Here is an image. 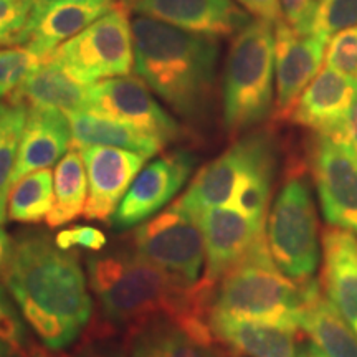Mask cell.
<instances>
[{
    "mask_svg": "<svg viewBox=\"0 0 357 357\" xmlns=\"http://www.w3.org/2000/svg\"><path fill=\"white\" fill-rule=\"evenodd\" d=\"M2 281L48 351L73 344L91 319L88 275L78 253L58 247L48 231L24 230L13 238Z\"/></svg>",
    "mask_w": 357,
    "mask_h": 357,
    "instance_id": "1",
    "label": "cell"
},
{
    "mask_svg": "<svg viewBox=\"0 0 357 357\" xmlns=\"http://www.w3.org/2000/svg\"><path fill=\"white\" fill-rule=\"evenodd\" d=\"M89 289L105 318L137 326L155 318H207L213 288L202 280L187 287L142 258L131 243L93 252L86 258Z\"/></svg>",
    "mask_w": 357,
    "mask_h": 357,
    "instance_id": "2",
    "label": "cell"
},
{
    "mask_svg": "<svg viewBox=\"0 0 357 357\" xmlns=\"http://www.w3.org/2000/svg\"><path fill=\"white\" fill-rule=\"evenodd\" d=\"M131 26L137 77L177 116L187 121L204 118L215 88L218 40L144 15Z\"/></svg>",
    "mask_w": 357,
    "mask_h": 357,
    "instance_id": "3",
    "label": "cell"
},
{
    "mask_svg": "<svg viewBox=\"0 0 357 357\" xmlns=\"http://www.w3.org/2000/svg\"><path fill=\"white\" fill-rule=\"evenodd\" d=\"M311 283L298 284L281 273L265 240L218 281L208 318L248 321L296 331Z\"/></svg>",
    "mask_w": 357,
    "mask_h": 357,
    "instance_id": "4",
    "label": "cell"
},
{
    "mask_svg": "<svg viewBox=\"0 0 357 357\" xmlns=\"http://www.w3.org/2000/svg\"><path fill=\"white\" fill-rule=\"evenodd\" d=\"M273 83L275 24L253 17L234 37L223 68V126L230 136H238L273 114Z\"/></svg>",
    "mask_w": 357,
    "mask_h": 357,
    "instance_id": "5",
    "label": "cell"
},
{
    "mask_svg": "<svg viewBox=\"0 0 357 357\" xmlns=\"http://www.w3.org/2000/svg\"><path fill=\"white\" fill-rule=\"evenodd\" d=\"M318 215L310 184L291 176L276 195L266 217V245L276 268L298 284L314 281L321 248Z\"/></svg>",
    "mask_w": 357,
    "mask_h": 357,
    "instance_id": "6",
    "label": "cell"
},
{
    "mask_svg": "<svg viewBox=\"0 0 357 357\" xmlns=\"http://www.w3.org/2000/svg\"><path fill=\"white\" fill-rule=\"evenodd\" d=\"M128 8V3L121 2L47 58L84 86L129 77L134 68V45Z\"/></svg>",
    "mask_w": 357,
    "mask_h": 357,
    "instance_id": "7",
    "label": "cell"
},
{
    "mask_svg": "<svg viewBox=\"0 0 357 357\" xmlns=\"http://www.w3.org/2000/svg\"><path fill=\"white\" fill-rule=\"evenodd\" d=\"M129 243L142 258L187 287H195L202 280L204 234L197 218L178 200L137 225Z\"/></svg>",
    "mask_w": 357,
    "mask_h": 357,
    "instance_id": "8",
    "label": "cell"
},
{
    "mask_svg": "<svg viewBox=\"0 0 357 357\" xmlns=\"http://www.w3.org/2000/svg\"><path fill=\"white\" fill-rule=\"evenodd\" d=\"M273 155V141L266 134L245 136L195 174L178 204L190 215L208 208L230 207L243 178Z\"/></svg>",
    "mask_w": 357,
    "mask_h": 357,
    "instance_id": "9",
    "label": "cell"
},
{
    "mask_svg": "<svg viewBox=\"0 0 357 357\" xmlns=\"http://www.w3.org/2000/svg\"><path fill=\"white\" fill-rule=\"evenodd\" d=\"M310 166L321 212L329 227L357 235V155L344 142L319 136L311 142Z\"/></svg>",
    "mask_w": 357,
    "mask_h": 357,
    "instance_id": "10",
    "label": "cell"
},
{
    "mask_svg": "<svg viewBox=\"0 0 357 357\" xmlns=\"http://www.w3.org/2000/svg\"><path fill=\"white\" fill-rule=\"evenodd\" d=\"M86 111L131 124L158 137L164 144L184 136L181 124L155 101L141 78L121 77L91 84Z\"/></svg>",
    "mask_w": 357,
    "mask_h": 357,
    "instance_id": "11",
    "label": "cell"
},
{
    "mask_svg": "<svg viewBox=\"0 0 357 357\" xmlns=\"http://www.w3.org/2000/svg\"><path fill=\"white\" fill-rule=\"evenodd\" d=\"M197 166L190 151L178 149L153 160L134 178L109 225L123 231L159 213L181 192Z\"/></svg>",
    "mask_w": 357,
    "mask_h": 357,
    "instance_id": "12",
    "label": "cell"
},
{
    "mask_svg": "<svg viewBox=\"0 0 357 357\" xmlns=\"http://www.w3.org/2000/svg\"><path fill=\"white\" fill-rule=\"evenodd\" d=\"M205 242L202 281L215 289L223 275L266 240V223L257 222L231 207L208 208L194 215Z\"/></svg>",
    "mask_w": 357,
    "mask_h": 357,
    "instance_id": "13",
    "label": "cell"
},
{
    "mask_svg": "<svg viewBox=\"0 0 357 357\" xmlns=\"http://www.w3.org/2000/svg\"><path fill=\"white\" fill-rule=\"evenodd\" d=\"M318 35H301L284 20L275 24V119H288L303 91L318 77L326 56Z\"/></svg>",
    "mask_w": 357,
    "mask_h": 357,
    "instance_id": "14",
    "label": "cell"
},
{
    "mask_svg": "<svg viewBox=\"0 0 357 357\" xmlns=\"http://www.w3.org/2000/svg\"><path fill=\"white\" fill-rule=\"evenodd\" d=\"M78 149L88 177V199L83 215L88 220L111 223L147 158L109 146H82Z\"/></svg>",
    "mask_w": 357,
    "mask_h": 357,
    "instance_id": "15",
    "label": "cell"
},
{
    "mask_svg": "<svg viewBox=\"0 0 357 357\" xmlns=\"http://www.w3.org/2000/svg\"><path fill=\"white\" fill-rule=\"evenodd\" d=\"M356 98L357 84L336 70L324 66L303 91L288 121L347 144L349 114Z\"/></svg>",
    "mask_w": 357,
    "mask_h": 357,
    "instance_id": "16",
    "label": "cell"
},
{
    "mask_svg": "<svg viewBox=\"0 0 357 357\" xmlns=\"http://www.w3.org/2000/svg\"><path fill=\"white\" fill-rule=\"evenodd\" d=\"M131 8L139 15L211 38L235 37L253 20L234 0H137Z\"/></svg>",
    "mask_w": 357,
    "mask_h": 357,
    "instance_id": "17",
    "label": "cell"
},
{
    "mask_svg": "<svg viewBox=\"0 0 357 357\" xmlns=\"http://www.w3.org/2000/svg\"><path fill=\"white\" fill-rule=\"evenodd\" d=\"M207 318H155L129 337V357H225Z\"/></svg>",
    "mask_w": 357,
    "mask_h": 357,
    "instance_id": "18",
    "label": "cell"
},
{
    "mask_svg": "<svg viewBox=\"0 0 357 357\" xmlns=\"http://www.w3.org/2000/svg\"><path fill=\"white\" fill-rule=\"evenodd\" d=\"M121 0H88V2H53L38 0L29 24L22 30V45L47 58L93 22L113 10Z\"/></svg>",
    "mask_w": 357,
    "mask_h": 357,
    "instance_id": "19",
    "label": "cell"
},
{
    "mask_svg": "<svg viewBox=\"0 0 357 357\" xmlns=\"http://www.w3.org/2000/svg\"><path fill=\"white\" fill-rule=\"evenodd\" d=\"M73 146L66 114L58 109H29L22 132L12 185L29 174L50 169Z\"/></svg>",
    "mask_w": 357,
    "mask_h": 357,
    "instance_id": "20",
    "label": "cell"
},
{
    "mask_svg": "<svg viewBox=\"0 0 357 357\" xmlns=\"http://www.w3.org/2000/svg\"><path fill=\"white\" fill-rule=\"evenodd\" d=\"M321 242V288L357 334V235L337 227H328Z\"/></svg>",
    "mask_w": 357,
    "mask_h": 357,
    "instance_id": "21",
    "label": "cell"
},
{
    "mask_svg": "<svg viewBox=\"0 0 357 357\" xmlns=\"http://www.w3.org/2000/svg\"><path fill=\"white\" fill-rule=\"evenodd\" d=\"M89 86L78 83L60 65L45 58L19 91L8 100V106L26 109H58L63 114L86 111Z\"/></svg>",
    "mask_w": 357,
    "mask_h": 357,
    "instance_id": "22",
    "label": "cell"
},
{
    "mask_svg": "<svg viewBox=\"0 0 357 357\" xmlns=\"http://www.w3.org/2000/svg\"><path fill=\"white\" fill-rule=\"evenodd\" d=\"M300 328L326 357H357V334L328 300L318 280L307 289Z\"/></svg>",
    "mask_w": 357,
    "mask_h": 357,
    "instance_id": "23",
    "label": "cell"
},
{
    "mask_svg": "<svg viewBox=\"0 0 357 357\" xmlns=\"http://www.w3.org/2000/svg\"><path fill=\"white\" fill-rule=\"evenodd\" d=\"M212 333L238 354L247 357H300V342L291 329L276 326L208 318Z\"/></svg>",
    "mask_w": 357,
    "mask_h": 357,
    "instance_id": "24",
    "label": "cell"
},
{
    "mask_svg": "<svg viewBox=\"0 0 357 357\" xmlns=\"http://www.w3.org/2000/svg\"><path fill=\"white\" fill-rule=\"evenodd\" d=\"M71 126L73 146H109L119 149L132 151L144 158H153L166 146L158 137L151 136L131 124L116 121L106 116L78 111L66 114Z\"/></svg>",
    "mask_w": 357,
    "mask_h": 357,
    "instance_id": "25",
    "label": "cell"
},
{
    "mask_svg": "<svg viewBox=\"0 0 357 357\" xmlns=\"http://www.w3.org/2000/svg\"><path fill=\"white\" fill-rule=\"evenodd\" d=\"M88 199V177L82 153L71 146L58 160L53 171V207L48 213V227H65L83 215Z\"/></svg>",
    "mask_w": 357,
    "mask_h": 357,
    "instance_id": "26",
    "label": "cell"
},
{
    "mask_svg": "<svg viewBox=\"0 0 357 357\" xmlns=\"http://www.w3.org/2000/svg\"><path fill=\"white\" fill-rule=\"evenodd\" d=\"M53 207V172L43 169L22 177L8 194L7 215L19 223L47 220Z\"/></svg>",
    "mask_w": 357,
    "mask_h": 357,
    "instance_id": "27",
    "label": "cell"
},
{
    "mask_svg": "<svg viewBox=\"0 0 357 357\" xmlns=\"http://www.w3.org/2000/svg\"><path fill=\"white\" fill-rule=\"evenodd\" d=\"M25 106H8L0 118V225L7 220L8 194L19 155L22 132L26 121Z\"/></svg>",
    "mask_w": 357,
    "mask_h": 357,
    "instance_id": "28",
    "label": "cell"
},
{
    "mask_svg": "<svg viewBox=\"0 0 357 357\" xmlns=\"http://www.w3.org/2000/svg\"><path fill=\"white\" fill-rule=\"evenodd\" d=\"M43 60L26 45L0 48V101L8 102Z\"/></svg>",
    "mask_w": 357,
    "mask_h": 357,
    "instance_id": "29",
    "label": "cell"
},
{
    "mask_svg": "<svg viewBox=\"0 0 357 357\" xmlns=\"http://www.w3.org/2000/svg\"><path fill=\"white\" fill-rule=\"evenodd\" d=\"M357 26V0H318L311 35L329 43L334 35Z\"/></svg>",
    "mask_w": 357,
    "mask_h": 357,
    "instance_id": "30",
    "label": "cell"
},
{
    "mask_svg": "<svg viewBox=\"0 0 357 357\" xmlns=\"http://www.w3.org/2000/svg\"><path fill=\"white\" fill-rule=\"evenodd\" d=\"M0 339L19 351L24 357L33 349V346L30 344L29 324L25 323L19 306L3 284H0Z\"/></svg>",
    "mask_w": 357,
    "mask_h": 357,
    "instance_id": "31",
    "label": "cell"
},
{
    "mask_svg": "<svg viewBox=\"0 0 357 357\" xmlns=\"http://www.w3.org/2000/svg\"><path fill=\"white\" fill-rule=\"evenodd\" d=\"M324 60L326 66L357 84V26L342 30L329 40Z\"/></svg>",
    "mask_w": 357,
    "mask_h": 357,
    "instance_id": "32",
    "label": "cell"
},
{
    "mask_svg": "<svg viewBox=\"0 0 357 357\" xmlns=\"http://www.w3.org/2000/svg\"><path fill=\"white\" fill-rule=\"evenodd\" d=\"M55 242L60 248L73 250L83 248L89 252H101L106 248V236L101 230L91 225H75L70 229L58 231L55 235Z\"/></svg>",
    "mask_w": 357,
    "mask_h": 357,
    "instance_id": "33",
    "label": "cell"
},
{
    "mask_svg": "<svg viewBox=\"0 0 357 357\" xmlns=\"http://www.w3.org/2000/svg\"><path fill=\"white\" fill-rule=\"evenodd\" d=\"M38 0H0V33H20Z\"/></svg>",
    "mask_w": 357,
    "mask_h": 357,
    "instance_id": "34",
    "label": "cell"
},
{
    "mask_svg": "<svg viewBox=\"0 0 357 357\" xmlns=\"http://www.w3.org/2000/svg\"><path fill=\"white\" fill-rule=\"evenodd\" d=\"M283 20L294 32L311 35L318 0H280Z\"/></svg>",
    "mask_w": 357,
    "mask_h": 357,
    "instance_id": "35",
    "label": "cell"
},
{
    "mask_svg": "<svg viewBox=\"0 0 357 357\" xmlns=\"http://www.w3.org/2000/svg\"><path fill=\"white\" fill-rule=\"evenodd\" d=\"M235 2L255 19L271 22V24H278L280 20H283L280 0H235Z\"/></svg>",
    "mask_w": 357,
    "mask_h": 357,
    "instance_id": "36",
    "label": "cell"
},
{
    "mask_svg": "<svg viewBox=\"0 0 357 357\" xmlns=\"http://www.w3.org/2000/svg\"><path fill=\"white\" fill-rule=\"evenodd\" d=\"M73 357H128L121 346L116 342L96 339V341L84 342L79 349L75 352Z\"/></svg>",
    "mask_w": 357,
    "mask_h": 357,
    "instance_id": "37",
    "label": "cell"
},
{
    "mask_svg": "<svg viewBox=\"0 0 357 357\" xmlns=\"http://www.w3.org/2000/svg\"><path fill=\"white\" fill-rule=\"evenodd\" d=\"M13 252V238L7 234L6 229L0 225V278L6 273L8 263H10Z\"/></svg>",
    "mask_w": 357,
    "mask_h": 357,
    "instance_id": "38",
    "label": "cell"
},
{
    "mask_svg": "<svg viewBox=\"0 0 357 357\" xmlns=\"http://www.w3.org/2000/svg\"><path fill=\"white\" fill-rule=\"evenodd\" d=\"M347 144L357 155V98L349 114V139H347Z\"/></svg>",
    "mask_w": 357,
    "mask_h": 357,
    "instance_id": "39",
    "label": "cell"
},
{
    "mask_svg": "<svg viewBox=\"0 0 357 357\" xmlns=\"http://www.w3.org/2000/svg\"><path fill=\"white\" fill-rule=\"evenodd\" d=\"M300 357H326V356L310 341V342H301Z\"/></svg>",
    "mask_w": 357,
    "mask_h": 357,
    "instance_id": "40",
    "label": "cell"
},
{
    "mask_svg": "<svg viewBox=\"0 0 357 357\" xmlns=\"http://www.w3.org/2000/svg\"><path fill=\"white\" fill-rule=\"evenodd\" d=\"M0 45H22L20 33H0Z\"/></svg>",
    "mask_w": 357,
    "mask_h": 357,
    "instance_id": "41",
    "label": "cell"
},
{
    "mask_svg": "<svg viewBox=\"0 0 357 357\" xmlns=\"http://www.w3.org/2000/svg\"><path fill=\"white\" fill-rule=\"evenodd\" d=\"M0 357H24V356H22L17 349H13L10 344H7V342H3L2 339H0Z\"/></svg>",
    "mask_w": 357,
    "mask_h": 357,
    "instance_id": "42",
    "label": "cell"
},
{
    "mask_svg": "<svg viewBox=\"0 0 357 357\" xmlns=\"http://www.w3.org/2000/svg\"><path fill=\"white\" fill-rule=\"evenodd\" d=\"M26 357H53V356L48 354L47 351H42V349H37V347H33L32 352H30Z\"/></svg>",
    "mask_w": 357,
    "mask_h": 357,
    "instance_id": "43",
    "label": "cell"
},
{
    "mask_svg": "<svg viewBox=\"0 0 357 357\" xmlns=\"http://www.w3.org/2000/svg\"><path fill=\"white\" fill-rule=\"evenodd\" d=\"M8 109V105L7 102H3V101H0V118H2L3 116V113H6V111Z\"/></svg>",
    "mask_w": 357,
    "mask_h": 357,
    "instance_id": "44",
    "label": "cell"
},
{
    "mask_svg": "<svg viewBox=\"0 0 357 357\" xmlns=\"http://www.w3.org/2000/svg\"><path fill=\"white\" fill-rule=\"evenodd\" d=\"M53 2H88V0H53Z\"/></svg>",
    "mask_w": 357,
    "mask_h": 357,
    "instance_id": "45",
    "label": "cell"
},
{
    "mask_svg": "<svg viewBox=\"0 0 357 357\" xmlns=\"http://www.w3.org/2000/svg\"><path fill=\"white\" fill-rule=\"evenodd\" d=\"M121 2L128 3V6H132V3H134V2H137V0H121Z\"/></svg>",
    "mask_w": 357,
    "mask_h": 357,
    "instance_id": "46",
    "label": "cell"
}]
</instances>
